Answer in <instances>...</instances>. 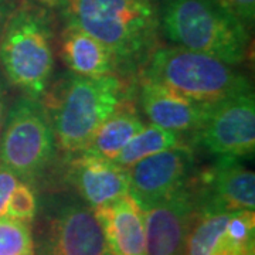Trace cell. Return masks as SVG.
Wrapping results in <instances>:
<instances>
[{"mask_svg": "<svg viewBox=\"0 0 255 255\" xmlns=\"http://www.w3.org/2000/svg\"><path fill=\"white\" fill-rule=\"evenodd\" d=\"M186 145V136L149 124L128 142L114 162L124 169H129L147 156Z\"/></svg>", "mask_w": 255, "mask_h": 255, "instance_id": "cell-18", "label": "cell"}, {"mask_svg": "<svg viewBox=\"0 0 255 255\" xmlns=\"http://www.w3.org/2000/svg\"><path fill=\"white\" fill-rule=\"evenodd\" d=\"M60 57L70 73L80 77L119 75L110 48L75 26H64L60 36Z\"/></svg>", "mask_w": 255, "mask_h": 255, "instance_id": "cell-16", "label": "cell"}, {"mask_svg": "<svg viewBox=\"0 0 255 255\" xmlns=\"http://www.w3.org/2000/svg\"><path fill=\"white\" fill-rule=\"evenodd\" d=\"M254 211L199 214L186 248V255H254Z\"/></svg>", "mask_w": 255, "mask_h": 255, "instance_id": "cell-11", "label": "cell"}, {"mask_svg": "<svg viewBox=\"0 0 255 255\" xmlns=\"http://www.w3.org/2000/svg\"><path fill=\"white\" fill-rule=\"evenodd\" d=\"M0 64L10 84L41 100L54 74V30L47 7L20 0L0 33Z\"/></svg>", "mask_w": 255, "mask_h": 255, "instance_id": "cell-3", "label": "cell"}, {"mask_svg": "<svg viewBox=\"0 0 255 255\" xmlns=\"http://www.w3.org/2000/svg\"><path fill=\"white\" fill-rule=\"evenodd\" d=\"M112 255H146L143 210L132 196L94 210Z\"/></svg>", "mask_w": 255, "mask_h": 255, "instance_id": "cell-15", "label": "cell"}, {"mask_svg": "<svg viewBox=\"0 0 255 255\" xmlns=\"http://www.w3.org/2000/svg\"><path fill=\"white\" fill-rule=\"evenodd\" d=\"M207 152L230 157H247L255 149V98L246 94L214 104L196 133Z\"/></svg>", "mask_w": 255, "mask_h": 255, "instance_id": "cell-8", "label": "cell"}, {"mask_svg": "<svg viewBox=\"0 0 255 255\" xmlns=\"http://www.w3.org/2000/svg\"><path fill=\"white\" fill-rule=\"evenodd\" d=\"M41 255H112L95 211L85 203H65L48 220Z\"/></svg>", "mask_w": 255, "mask_h": 255, "instance_id": "cell-10", "label": "cell"}, {"mask_svg": "<svg viewBox=\"0 0 255 255\" xmlns=\"http://www.w3.org/2000/svg\"><path fill=\"white\" fill-rule=\"evenodd\" d=\"M136 78L206 105L254 94L250 80L234 65L173 44L156 47Z\"/></svg>", "mask_w": 255, "mask_h": 255, "instance_id": "cell-5", "label": "cell"}, {"mask_svg": "<svg viewBox=\"0 0 255 255\" xmlns=\"http://www.w3.org/2000/svg\"><path fill=\"white\" fill-rule=\"evenodd\" d=\"M199 214L254 211L255 176L237 157L220 156L217 162L193 174L189 183Z\"/></svg>", "mask_w": 255, "mask_h": 255, "instance_id": "cell-7", "label": "cell"}, {"mask_svg": "<svg viewBox=\"0 0 255 255\" xmlns=\"http://www.w3.org/2000/svg\"><path fill=\"white\" fill-rule=\"evenodd\" d=\"M132 90L119 75H64L50 85L41 101L54 130L57 146L67 155L85 149L95 130L114 112L130 102Z\"/></svg>", "mask_w": 255, "mask_h": 255, "instance_id": "cell-2", "label": "cell"}, {"mask_svg": "<svg viewBox=\"0 0 255 255\" xmlns=\"http://www.w3.org/2000/svg\"><path fill=\"white\" fill-rule=\"evenodd\" d=\"M65 24L100 40L114 55L122 78L136 77L160 44L155 0H60Z\"/></svg>", "mask_w": 255, "mask_h": 255, "instance_id": "cell-1", "label": "cell"}, {"mask_svg": "<svg viewBox=\"0 0 255 255\" xmlns=\"http://www.w3.org/2000/svg\"><path fill=\"white\" fill-rule=\"evenodd\" d=\"M7 92L4 88V84L0 80V135L4 127V121L7 117Z\"/></svg>", "mask_w": 255, "mask_h": 255, "instance_id": "cell-23", "label": "cell"}, {"mask_svg": "<svg viewBox=\"0 0 255 255\" xmlns=\"http://www.w3.org/2000/svg\"><path fill=\"white\" fill-rule=\"evenodd\" d=\"M145 127L146 124L137 115L133 105L128 102L101 124L81 153L114 160L128 142Z\"/></svg>", "mask_w": 255, "mask_h": 255, "instance_id": "cell-17", "label": "cell"}, {"mask_svg": "<svg viewBox=\"0 0 255 255\" xmlns=\"http://www.w3.org/2000/svg\"><path fill=\"white\" fill-rule=\"evenodd\" d=\"M0 255H36L30 223L0 217Z\"/></svg>", "mask_w": 255, "mask_h": 255, "instance_id": "cell-19", "label": "cell"}, {"mask_svg": "<svg viewBox=\"0 0 255 255\" xmlns=\"http://www.w3.org/2000/svg\"><path fill=\"white\" fill-rule=\"evenodd\" d=\"M57 140L41 100L21 97L7 111L0 135V164L33 184L57 156Z\"/></svg>", "mask_w": 255, "mask_h": 255, "instance_id": "cell-6", "label": "cell"}, {"mask_svg": "<svg viewBox=\"0 0 255 255\" xmlns=\"http://www.w3.org/2000/svg\"><path fill=\"white\" fill-rule=\"evenodd\" d=\"M33 1L43 6V7H47V9H54L60 3V0H33Z\"/></svg>", "mask_w": 255, "mask_h": 255, "instance_id": "cell-25", "label": "cell"}, {"mask_svg": "<svg viewBox=\"0 0 255 255\" xmlns=\"http://www.w3.org/2000/svg\"><path fill=\"white\" fill-rule=\"evenodd\" d=\"M143 216L146 255H186L189 234L199 216L189 184L145 210Z\"/></svg>", "mask_w": 255, "mask_h": 255, "instance_id": "cell-12", "label": "cell"}, {"mask_svg": "<svg viewBox=\"0 0 255 255\" xmlns=\"http://www.w3.org/2000/svg\"><path fill=\"white\" fill-rule=\"evenodd\" d=\"M137 101L149 124L176 133L194 135L209 115L213 105L186 100L163 87L136 78Z\"/></svg>", "mask_w": 255, "mask_h": 255, "instance_id": "cell-14", "label": "cell"}, {"mask_svg": "<svg viewBox=\"0 0 255 255\" xmlns=\"http://www.w3.org/2000/svg\"><path fill=\"white\" fill-rule=\"evenodd\" d=\"M18 182L20 179L16 174L3 164H0V217H4L7 201Z\"/></svg>", "mask_w": 255, "mask_h": 255, "instance_id": "cell-22", "label": "cell"}, {"mask_svg": "<svg viewBox=\"0 0 255 255\" xmlns=\"http://www.w3.org/2000/svg\"><path fill=\"white\" fill-rule=\"evenodd\" d=\"M223 9H226L238 18L247 28H253L255 20V0H216Z\"/></svg>", "mask_w": 255, "mask_h": 255, "instance_id": "cell-21", "label": "cell"}, {"mask_svg": "<svg viewBox=\"0 0 255 255\" xmlns=\"http://www.w3.org/2000/svg\"><path fill=\"white\" fill-rule=\"evenodd\" d=\"M193 169L189 145L147 156L128 169L129 196L145 211L184 189L194 174Z\"/></svg>", "mask_w": 255, "mask_h": 255, "instance_id": "cell-9", "label": "cell"}, {"mask_svg": "<svg viewBox=\"0 0 255 255\" xmlns=\"http://www.w3.org/2000/svg\"><path fill=\"white\" fill-rule=\"evenodd\" d=\"M37 213V199L31 184L20 180L10 196L4 217L31 223Z\"/></svg>", "mask_w": 255, "mask_h": 255, "instance_id": "cell-20", "label": "cell"}, {"mask_svg": "<svg viewBox=\"0 0 255 255\" xmlns=\"http://www.w3.org/2000/svg\"><path fill=\"white\" fill-rule=\"evenodd\" d=\"M160 34L170 44L213 55L230 65L246 60L250 28L216 0H155Z\"/></svg>", "mask_w": 255, "mask_h": 255, "instance_id": "cell-4", "label": "cell"}, {"mask_svg": "<svg viewBox=\"0 0 255 255\" xmlns=\"http://www.w3.org/2000/svg\"><path fill=\"white\" fill-rule=\"evenodd\" d=\"M14 6L16 4L13 0H0V33H1V28L4 26L11 10L14 9Z\"/></svg>", "mask_w": 255, "mask_h": 255, "instance_id": "cell-24", "label": "cell"}, {"mask_svg": "<svg viewBox=\"0 0 255 255\" xmlns=\"http://www.w3.org/2000/svg\"><path fill=\"white\" fill-rule=\"evenodd\" d=\"M65 176L82 201L94 210L129 194L128 169L105 157L73 155Z\"/></svg>", "mask_w": 255, "mask_h": 255, "instance_id": "cell-13", "label": "cell"}]
</instances>
